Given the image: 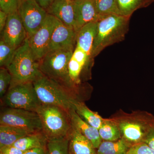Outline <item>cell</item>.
I'll list each match as a JSON object with an SVG mask.
<instances>
[{
	"instance_id": "obj_27",
	"label": "cell",
	"mask_w": 154,
	"mask_h": 154,
	"mask_svg": "<svg viewBox=\"0 0 154 154\" xmlns=\"http://www.w3.org/2000/svg\"><path fill=\"white\" fill-rule=\"evenodd\" d=\"M12 77L8 69H0V97L2 99L8 92L12 82Z\"/></svg>"
},
{
	"instance_id": "obj_33",
	"label": "cell",
	"mask_w": 154,
	"mask_h": 154,
	"mask_svg": "<svg viewBox=\"0 0 154 154\" xmlns=\"http://www.w3.org/2000/svg\"><path fill=\"white\" fill-rule=\"evenodd\" d=\"M23 154H47L46 148H37L26 151Z\"/></svg>"
},
{
	"instance_id": "obj_2",
	"label": "cell",
	"mask_w": 154,
	"mask_h": 154,
	"mask_svg": "<svg viewBox=\"0 0 154 154\" xmlns=\"http://www.w3.org/2000/svg\"><path fill=\"white\" fill-rule=\"evenodd\" d=\"M130 18L119 14L99 18L91 54L93 60L106 48L124 40L129 30Z\"/></svg>"
},
{
	"instance_id": "obj_29",
	"label": "cell",
	"mask_w": 154,
	"mask_h": 154,
	"mask_svg": "<svg viewBox=\"0 0 154 154\" xmlns=\"http://www.w3.org/2000/svg\"><path fill=\"white\" fill-rule=\"evenodd\" d=\"M127 154H154V150L144 143L131 146Z\"/></svg>"
},
{
	"instance_id": "obj_24",
	"label": "cell",
	"mask_w": 154,
	"mask_h": 154,
	"mask_svg": "<svg viewBox=\"0 0 154 154\" xmlns=\"http://www.w3.org/2000/svg\"><path fill=\"white\" fill-rule=\"evenodd\" d=\"M69 146V135L64 137L48 140L47 154H70Z\"/></svg>"
},
{
	"instance_id": "obj_14",
	"label": "cell",
	"mask_w": 154,
	"mask_h": 154,
	"mask_svg": "<svg viewBox=\"0 0 154 154\" xmlns=\"http://www.w3.org/2000/svg\"><path fill=\"white\" fill-rule=\"evenodd\" d=\"M74 3L75 30L77 32L86 24L99 20L94 0H74Z\"/></svg>"
},
{
	"instance_id": "obj_9",
	"label": "cell",
	"mask_w": 154,
	"mask_h": 154,
	"mask_svg": "<svg viewBox=\"0 0 154 154\" xmlns=\"http://www.w3.org/2000/svg\"><path fill=\"white\" fill-rule=\"evenodd\" d=\"M18 13L27 31L28 38L40 28L48 14L36 0H20Z\"/></svg>"
},
{
	"instance_id": "obj_5",
	"label": "cell",
	"mask_w": 154,
	"mask_h": 154,
	"mask_svg": "<svg viewBox=\"0 0 154 154\" xmlns=\"http://www.w3.org/2000/svg\"><path fill=\"white\" fill-rule=\"evenodd\" d=\"M33 84L42 104L59 106L68 112L74 109L75 103L78 100L60 84L43 74Z\"/></svg>"
},
{
	"instance_id": "obj_16",
	"label": "cell",
	"mask_w": 154,
	"mask_h": 154,
	"mask_svg": "<svg viewBox=\"0 0 154 154\" xmlns=\"http://www.w3.org/2000/svg\"><path fill=\"white\" fill-rule=\"evenodd\" d=\"M97 28L98 21L90 22L82 27L77 33L76 46L84 51L93 60L91 54Z\"/></svg>"
},
{
	"instance_id": "obj_7",
	"label": "cell",
	"mask_w": 154,
	"mask_h": 154,
	"mask_svg": "<svg viewBox=\"0 0 154 154\" xmlns=\"http://www.w3.org/2000/svg\"><path fill=\"white\" fill-rule=\"evenodd\" d=\"M2 99L7 107L34 112L42 104L33 82L20 83L11 86Z\"/></svg>"
},
{
	"instance_id": "obj_3",
	"label": "cell",
	"mask_w": 154,
	"mask_h": 154,
	"mask_svg": "<svg viewBox=\"0 0 154 154\" xmlns=\"http://www.w3.org/2000/svg\"><path fill=\"white\" fill-rule=\"evenodd\" d=\"M8 69L12 77L10 87L20 83L33 82L42 75L39 61L30 48L28 38L16 50Z\"/></svg>"
},
{
	"instance_id": "obj_17",
	"label": "cell",
	"mask_w": 154,
	"mask_h": 154,
	"mask_svg": "<svg viewBox=\"0 0 154 154\" xmlns=\"http://www.w3.org/2000/svg\"><path fill=\"white\" fill-rule=\"evenodd\" d=\"M69 137L70 154H97L96 149L91 142L72 126Z\"/></svg>"
},
{
	"instance_id": "obj_28",
	"label": "cell",
	"mask_w": 154,
	"mask_h": 154,
	"mask_svg": "<svg viewBox=\"0 0 154 154\" xmlns=\"http://www.w3.org/2000/svg\"><path fill=\"white\" fill-rule=\"evenodd\" d=\"M20 0H0V10L8 14L18 12Z\"/></svg>"
},
{
	"instance_id": "obj_26",
	"label": "cell",
	"mask_w": 154,
	"mask_h": 154,
	"mask_svg": "<svg viewBox=\"0 0 154 154\" xmlns=\"http://www.w3.org/2000/svg\"><path fill=\"white\" fill-rule=\"evenodd\" d=\"M17 50L2 40H0V66L8 68Z\"/></svg>"
},
{
	"instance_id": "obj_12",
	"label": "cell",
	"mask_w": 154,
	"mask_h": 154,
	"mask_svg": "<svg viewBox=\"0 0 154 154\" xmlns=\"http://www.w3.org/2000/svg\"><path fill=\"white\" fill-rule=\"evenodd\" d=\"M77 33L78 32L73 28L66 26L57 19L48 51L58 49L74 50Z\"/></svg>"
},
{
	"instance_id": "obj_13",
	"label": "cell",
	"mask_w": 154,
	"mask_h": 154,
	"mask_svg": "<svg viewBox=\"0 0 154 154\" xmlns=\"http://www.w3.org/2000/svg\"><path fill=\"white\" fill-rule=\"evenodd\" d=\"M47 12L76 30L74 0H54Z\"/></svg>"
},
{
	"instance_id": "obj_30",
	"label": "cell",
	"mask_w": 154,
	"mask_h": 154,
	"mask_svg": "<svg viewBox=\"0 0 154 154\" xmlns=\"http://www.w3.org/2000/svg\"><path fill=\"white\" fill-rule=\"evenodd\" d=\"M25 152L14 146L0 148V154H23Z\"/></svg>"
},
{
	"instance_id": "obj_10",
	"label": "cell",
	"mask_w": 154,
	"mask_h": 154,
	"mask_svg": "<svg viewBox=\"0 0 154 154\" xmlns=\"http://www.w3.org/2000/svg\"><path fill=\"white\" fill-rule=\"evenodd\" d=\"M57 22V18L48 14L43 25L36 33L28 38L30 48L38 60H40L48 51Z\"/></svg>"
},
{
	"instance_id": "obj_6",
	"label": "cell",
	"mask_w": 154,
	"mask_h": 154,
	"mask_svg": "<svg viewBox=\"0 0 154 154\" xmlns=\"http://www.w3.org/2000/svg\"><path fill=\"white\" fill-rule=\"evenodd\" d=\"M74 51H50L39 60V67L42 74L63 86L72 95L69 82L68 65Z\"/></svg>"
},
{
	"instance_id": "obj_25",
	"label": "cell",
	"mask_w": 154,
	"mask_h": 154,
	"mask_svg": "<svg viewBox=\"0 0 154 154\" xmlns=\"http://www.w3.org/2000/svg\"><path fill=\"white\" fill-rule=\"evenodd\" d=\"M94 2L99 18L111 14L120 15L116 0H94Z\"/></svg>"
},
{
	"instance_id": "obj_22",
	"label": "cell",
	"mask_w": 154,
	"mask_h": 154,
	"mask_svg": "<svg viewBox=\"0 0 154 154\" xmlns=\"http://www.w3.org/2000/svg\"><path fill=\"white\" fill-rule=\"evenodd\" d=\"M116 2L120 15L131 17L135 11L148 7L154 0H116Z\"/></svg>"
},
{
	"instance_id": "obj_19",
	"label": "cell",
	"mask_w": 154,
	"mask_h": 154,
	"mask_svg": "<svg viewBox=\"0 0 154 154\" xmlns=\"http://www.w3.org/2000/svg\"><path fill=\"white\" fill-rule=\"evenodd\" d=\"M30 134L31 133L19 128L0 125V148L13 146L19 139Z\"/></svg>"
},
{
	"instance_id": "obj_18",
	"label": "cell",
	"mask_w": 154,
	"mask_h": 154,
	"mask_svg": "<svg viewBox=\"0 0 154 154\" xmlns=\"http://www.w3.org/2000/svg\"><path fill=\"white\" fill-rule=\"evenodd\" d=\"M48 139L42 131L30 134L17 140L13 146L25 152L37 148H46Z\"/></svg>"
},
{
	"instance_id": "obj_23",
	"label": "cell",
	"mask_w": 154,
	"mask_h": 154,
	"mask_svg": "<svg viewBox=\"0 0 154 154\" xmlns=\"http://www.w3.org/2000/svg\"><path fill=\"white\" fill-rule=\"evenodd\" d=\"M98 130L102 140L116 141L122 137L118 127L109 118L105 119Z\"/></svg>"
},
{
	"instance_id": "obj_8",
	"label": "cell",
	"mask_w": 154,
	"mask_h": 154,
	"mask_svg": "<svg viewBox=\"0 0 154 154\" xmlns=\"http://www.w3.org/2000/svg\"><path fill=\"white\" fill-rule=\"evenodd\" d=\"M0 125L19 128L33 133L42 131L41 120L36 112L7 107L0 114Z\"/></svg>"
},
{
	"instance_id": "obj_11",
	"label": "cell",
	"mask_w": 154,
	"mask_h": 154,
	"mask_svg": "<svg viewBox=\"0 0 154 154\" xmlns=\"http://www.w3.org/2000/svg\"><path fill=\"white\" fill-rule=\"evenodd\" d=\"M28 38L27 31L18 12L8 14L1 40L17 49Z\"/></svg>"
},
{
	"instance_id": "obj_1",
	"label": "cell",
	"mask_w": 154,
	"mask_h": 154,
	"mask_svg": "<svg viewBox=\"0 0 154 154\" xmlns=\"http://www.w3.org/2000/svg\"><path fill=\"white\" fill-rule=\"evenodd\" d=\"M109 119L118 127L122 138L131 146L143 143L154 128V116L146 111L127 113L119 110Z\"/></svg>"
},
{
	"instance_id": "obj_34",
	"label": "cell",
	"mask_w": 154,
	"mask_h": 154,
	"mask_svg": "<svg viewBox=\"0 0 154 154\" xmlns=\"http://www.w3.org/2000/svg\"><path fill=\"white\" fill-rule=\"evenodd\" d=\"M36 1L39 4V5L47 11L54 0H36Z\"/></svg>"
},
{
	"instance_id": "obj_15",
	"label": "cell",
	"mask_w": 154,
	"mask_h": 154,
	"mask_svg": "<svg viewBox=\"0 0 154 154\" xmlns=\"http://www.w3.org/2000/svg\"><path fill=\"white\" fill-rule=\"evenodd\" d=\"M72 126L91 142L97 149L102 141L98 129L92 126L77 114L74 109L69 111Z\"/></svg>"
},
{
	"instance_id": "obj_31",
	"label": "cell",
	"mask_w": 154,
	"mask_h": 154,
	"mask_svg": "<svg viewBox=\"0 0 154 154\" xmlns=\"http://www.w3.org/2000/svg\"><path fill=\"white\" fill-rule=\"evenodd\" d=\"M143 143L154 150V128L147 135Z\"/></svg>"
},
{
	"instance_id": "obj_20",
	"label": "cell",
	"mask_w": 154,
	"mask_h": 154,
	"mask_svg": "<svg viewBox=\"0 0 154 154\" xmlns=\"http://www.w3.org/2000/svg\"><path fill=\"white\" fill-rule=\"evenodd\" d=\"M74 109L81 118L96 129L100 128L105 120V118L99 115L97 112L89 109L82 101H77L75 103Z\"/></svg>"
},
{
	"instance_id": "obj_21",
	"label": "cell",
	"mask_w": 154,
	"mask_h": 154,
	"mask_svg": "<svg viewBox=\"0 0 154 154\" xmlns=\"http://www.w3.org/2000/svg\"><path fill=\"white\" fill-rule=\"evenodd\" d=\"M131 145L122 138L116 141L102 140L97 154H127Z\"/></svg>"
},
{
	"instance_id": "obj_4",
	"label": "cell",
	"mask_w": 154,
	"mask_h": 154,
	"mask_svg": "<svg viewBox=\"0 0 154 154\" xmlns=\"http://www.w3.org/2000/svg\"><path fill=\"white\" fill-rule=\"evenodd\" d=\"M36 112L41 120L42 132L48 140L68 135L72 128L69 112L59 106L42 104Z\"/></svg>"
},
{
	"instance_id": "obj_32",
	"label": "cell",
	"mask_w": 154,
	"mask_h": 154,
	"mask_svg": "<svg viewBox=\"0 0 154 154\" xmlns=\"http://www.w3.org/2000/svg\"><path fill=\"white\" fill-rule=\"evenodd\" d=\"M8 17V14L0 10V33L3 31L5 26Z\"/></svg>"
}]
</instances>
